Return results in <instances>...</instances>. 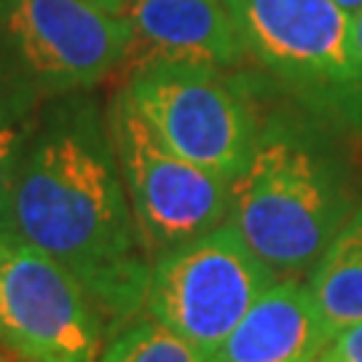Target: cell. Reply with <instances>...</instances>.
<instances>
[{"label":"cell","mask_w":362,"mask_h":362,"mask_svg":"<svg viewBox=\"0 0 362 362\" xmlns=\"http://www.w3.org/2000/svg\"><path fill=\"white\" fill-rule=\"evenodd\" d=\"M258 81V134L247 167L228 182V223L279 279H303L360 194L344 134L287 103L260 73Z\"/></svg>","instance_id":"cell-2"},{"label":"cell","mask_w":362,"mask_h":362,"mask_svg":"<svg viewBox=\"0 0 362 362\" xmlns=\"http://www.w3.org/2000/svg\"><path fill=\"white\" fill-rule=\"evenodd\" d=\"M0 35L22 76L52 100L91 91L121 70L132 30L127 16L83 0H0Z\"/></svg>","instance_id":"cell-8"},{"label":"cell","mask_w":362,"mask_h":362,"mask_svg":"<svg viewBox=\"0 0 362 362\" xmlns=\"http://www.w3.org/2000/svg\"><path fill=\"white\" fill-rule=\"evenodd\" d=\"M333 338L309 282L279 279L204 362H311Z\"/></svg>","instance_id":"cell-10"},{"label":"cell","mask_w":362,"mask_h":362,"mask_svg":"<svg viewBox=\"0 0 362 362\" xmlns=\"http://www.w3.org/2000/svg\"><path fill=\"white\" fill-rule=\"evenodd\" d=\"M107 127L151 263L228 220V182L172 151L134 107L124 86L110 97Z\"/></svg>","instance_id":"cell-5"},{"label":"cell","mask_w":362,"mask_h":362,"mask_svg":"<svg viewBox=\"0 0 362 362\" xmlns=\"http://www.w3.org/2000/svg\"><path fill=\"white\" fill-rule=\"evenodd\" d=\"M333 336L362 322V202L306 276Z\"/></svg>","instance_id":"cell-11"},{"label":"cell","mask_w":362,"mask_h":362,"mask_svg":"<svg viewBox=\"0 0 362 362\" xmlns=\"http://www.w3.org/2000/svg\"><path fill=\"white\" fill-rule=\"evenodd\" d=\"M311 362H314V360H311Z\"/></svg>","instance_id":"cell-21"},{"label":"cell","mask_w":362,"mask_h":362,"mask_svg":"<svg viewBox=\"0 0 362 362\" xmlns=\"http://www.w3.org/2000/svg\"><path fill=\"white\" fill-rule=\"evenodd\" d=\"M276 282L279 276L226 220L151 263L143 314L207 357Z\"/></svg>","instance_id":"cell-6"},{"label":"cell","mask_w":362,"mask_h":362,"mask_svg":"<svg viewBox=\"0 0 362 362\" xmlns=\"http://www.w3.org/2000/svg\"><path fill=\"white\" fill-rule=\"evenodd\" d=\"M258 73L191 62L134 67L124 89L182 158L231 182L252 153L260 121Z\"/></svg>","instance_id":"cell-4"},{"label":"cell","mask_w":362,"mask_h":362,"mask_svg":"<svg viewBox=\"0 0 362 362\" xmlns=\"http://www.w3.org/2000/svg\"><path fill=\"white\" fill-rule=\"evenodd\" d=\"M13 233L76 276L103 311L107 338L143 314L145 255L107 110L91 91L46 100L22 156Z\"/></svg>","instance_id":"cell-1"},{"label":"cell","mask_w":362,"mask_h":362,"mask_svg":"<svg viewBox=\"0 0 362 362\" xmlns=\"http://www.w3.org/2000/svg\"><path fill=\"white\" fill-rule=\"evenodd\" d=\"M247 62L303 113L362 134L354 19L333 0H223Z\"/></svg>","instance_id":"cell-3"},{"label":"cell","mask_w":362,"mask_h":362,"mask_svg":"<svg viewBox=\"0 0 362 362\" xmlns=\"http://www.w3.org/2000/svg\"><path fill=\"white\" fill-rule=\"evenodd\" d=\"M107 322L83 285L57 260L0 239V351L8 362H97Z\"/></svg>","instance_id":"cell-7"},{"label":"cell","mask_w":362,"mask_h":362,"mask_svg":"<svg viewBox=\"0 0 362 362\" xmlns=\"http://www.w3.org/2000/svg\"><path fill=\"white\" fill-rule=\"evenodd\" d=\"M330 351L344 362H362V322L344 327L341 333H336Z\"/></svg>","instance_id":"cell-14"},{"label":"cell","mask_w":362,"mask_h":362,"mask_svg":"<svg viewBox=\"0 0 362 362\" xmlns=\"http://www.w3.org/2000/svg\"><path fill=\"white\" fill-rule=\"evenodd\" d=\"M19 81H27V78L22 76V70L16 65V59H13V54H11V49H8L6 38L0 35V94L8 91L11 86H16Z\"/></svg>","instance_id":"cell-15"},{"label":"cell","mask_w":362,"mask_h":362,"mask_svg":"<svg viewBox=\"0 0 362 362\" xmlns=\"http://www.w3.org/2000/svg\"><path fill=\"white\" fill-rule=\"evenodd\" d=\"M354 46H357V57L362 65V11L354 16Z\"/></svg>","instance_id":"cell-18"},{"label":"cell","mask_w":362,"mask_h":362,"mask_svg":"<svg viewBox=\"0 0 362 362\" xmlns=\"http://www.w3.org/2000/svg\"><path fill=\"white\" fill-rule=\"evenodd\" d=\"M132 30L124 67L191 62L239 70L247 57L223 0H134L127 11Z\"/></svg>","instance_id":"cell-9"},{"label":"cell","mask_w":362,"mask_h":362,"mask_svg":"<svg viewBox=\"0 0 362 362\" xmlns=\"http://www.w3.org/2000/svg\"><path fill=\"white\" fill-rule=\"evenodd\" d=\"M333 3H336L341 11L349 13L351 19H354V16H357V13L362 11V0H333Z\"/></svg>","instance_id":"cell-17"},{"label":"cell","mask_w":362,"mask_h":362,"mask_svg":"<svg viewBox=\"0 0 362 362\" xmlns=\"http://www.w3.org/2000/svg\"><path fill=\"white\" fill-rule=\"evenodd\" d=\"M46 97L30 81H19L0 94V239L13 233V185Z\"/></svg>","instance_id":"cell-12"},{"label":"cell","mask_w":362,"mask_h":362,"mask_svg":"<svg viewBox=\"0 0 362 362\" xmlns=\"http://www.w3.org/2000/svg\"><path fill=\"white\" fill-rule=\"evenodd\" d=\"M83 3H89V6L110 13V16H127V11H129V6L134 0H83Z\"/></svg>","instance_id":"cell-16"},{"label":"cell","mask_w":362,"mask_h":362,"mask_svg":"<svg viewBox=\"0 0 362 362\" xmlns=\"http://www.w3.org/2000/svg\"><path fill=\"white\" fill-rule=\"evenodd\" d=\"M0 362H8V357H6V354H3V351H0Z\"/></svg>","instance_id":"cell-20"},{"label":"cell","mask_w":362,"mask_h":362,"mask_svg":"<svg viewBox=\"0 0 362 362\" xmlns=\"http://www.w3.org/2000/svg\"><path fill=\"white\" fill-rule=\"evenodd\" d=\"M207 357L148 314L134 317L107 338L97 362H204Z\"/></svg>","instance_id":"cell-13"},{"label":"cell","mask_w":362,"mask_h":362,"mask_svg":"<svg viewBox=\"0 0 362 362\" xmlns=\"http://www.w3.org/2000/svg\"><path fill=\"white\" fill-rule=\"evenodd\" d=\"M314 362H344V360H341V357H336L333 351L327 349V351H325V354H320V357H317V360H314Z\"/></svg>","instance_id":"cell-19"}]
</instances>
